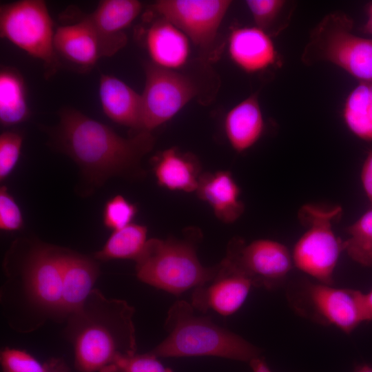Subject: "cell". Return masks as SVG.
<instances>
[{
	"label": "cell",
	"instance_id": "1",
	"mask_svg": "<svg viewBox=\"0 0 372 372\" xmlns=\"http://www.w3.org/2000/svg\"><path fill=\"white\" fill-rule=\"evenodd\" d=\"M60 255L61 247L40 241L13 247L1 296L12 329L30 332L49 319L64 320Z\"/></svg>",
	"mask_w": 372,
	"mask_h": 372
},
{
	"label": "cell",
	"instance_id": "2",
	"mask_svg": "<svg viewBox=\"0 0 372 372\" xmlns=\"http://www.w3.org/2000/svg\"><path fill=\"white\" fill-rule=\"evenodd\" d=\"M58 125L52 130L53 143L80 167L95 185L116 176L138 171L141 159L153 147L150 132L123 138L112 128L71 107L59 112Z\"/></svg>",
	"mask_w": 372,
	"mask_h": 372
},
{
	"label": "cell",
	"instance_id": "3",
	"mask_svg": "<svg viewBox=\"0 0 372 372\" xmlns=\"http://www.w3.org/2000/svg\"><path fill=\"white\" fill-rule=\"evenodd\" d=\"M134 308L94 289L82 306L67 318L65 333L72 344L79 372H96L118 357L136 353Z\"/></svg>",
	"mask_w": 372,
	"mask_h": 372
},
{
	"label": "cell",
	"instance_id": "4",
	"mask_svg": "<svg viewBox=\"0 0 372 372\" xmlns=\"http://www.w3.org/2000/svg\"><path fill=\"white\" fill-rule=\"evenodd\" d=\"M165 329L168 335L149 351L157 358L211 355L249 362L260 354L258 347L211 318L196 315L192 305L184 300L169 308Z\"/></svg>",
	"mask_w": 372,
	"mask_h": 372
},
{
	"label": "cell",
	"instance_id": "5",
	"mask_svg": "<svg viewBox=\"0 0 372 372\" xmlns=\"http://www.w3.org/2000/svg\"><path fill=\"white\" fill-rule=\"evenodd\" d=\"M191 235L182 239H148L135 260L137 278L174 295L210 281L216 274L218 265L207 267L200 263L196 251L198 236Z\"/></svg>",
	"mask_w": 372,
	"mask_h": 372
},
{
	"label": "cell",
	"instance_id": "6",
	"mask_svg": "<svg viewBox=\"0 0 372 372\" xmlns=\"http://www.w3.org/2000/svg\"><path fill=\"white\" fill-rule=\"evenodd\" d=\"M353 21L347 14H327L312 30L302 60L304 63L329 62L359 83H372V39L353 33Z\"/></svg>",
	"mask_w": 372,
	"mask_h": 372
},
{
	"label": "cell",
	"instance_id": "7",
	"mask_svg": "<svg viewBox=\"0 0 372 372\" xmlns=\"http://www.w3.org/2000/svg\"><path fill=\"white\" fill-rule=\"evenodd\" d=\"M342 212L340 206L324 207L307 203L298 212V218L306 228L291 253L293 265L318 282L331 285L343 241L335 234L334 221Z\"/></svg>",
	"mask_w": 372,
	"mask_h": 372
},
{
	"label": "cell",
	"instance_id": "8",
	"mask_svg": "<svg viewBox=\"0 0 372 372\" xmlns=\"http://www.w3.org/2000/svg\"><path fill=\"white\" fill-rule=\"evenodd\" d=\"M54 22L43 0H21L1 4L0 35L41 60L48 74L60 63L54 48Z\"/></svg>",
	"mask_w": 372,
	"mask_h": 372
},
{
	"label": "cell",
	"instance_id": "9",
	"mask_svg": "<svg viewBox=\"0 0 372 372\" xmlns=\"http://www.w3.org/2000/svg\"><path fill=\"white\" fill-rule=\"evenodd\" d=\"M142 99V131L152 130L175 116L198 93L194 83L177 71L148 63Z\"/></svg>",
	"mask_w": 372,
	"mask_h": 372
},
{
	"label": "cell",
	"instance_id": "10",
	"mask_svg": "<svg viewBox=\"0 0 372 372\" xmlns=\"http://www.w3.org/2000/svg\"><path fill=\"white\" fill-rule=\"evenodd\" d=\"M247 277L252 285L272 289L280 285L293 266L292 255L283 244L258 239L246 244L231 240L223 258Z\"/></svg>",
	"mask_w": 372,
	"mask_h": 372
},
{
	"label": "cell",
	"instance_id": "11",
	"mask_svg": "<svg viewBox=\"0 0 372 372\" xmlns=\"http://www.w3.org/2000/svg\"><path fill=\"white\" fill-rule=\"evenodd\" d=\"M300 296L298 304L304 313L345 333L366 321L363 293L360 291L308 282L302 285Z\"/></svg>",
	"mask_w": 372,
	"mask_h": 372
},
{
	"label": "cell",
	"instance_id": "12",
	"mask_svg": "<svg viewBox=\"0 0 372 372\" xmlns=\"http://www.w3.org/2000/svg\"><path fill=\"white\" fill-rule=\"evenodd\" d=\"M232 1L229 0H158L152 10L178 28L191 42L209 47Z\"/></svg>",
	"mask_w": 372,
	"mask_h": 372
},
{
	"label": "cell",
	"instance_id": "13",
	"mask_svg": "<svg viewBox=\"0 0 372 372\" xmlns=\"http://www.w3.org/2000/svg\"><path fill=\"white\" fill-rule=\"evenodd\" d=\"M218 265L215 276L205 285L194 289L191 304L203 313L211 309L227 316L242 307L253 285L224 259Z\"/></svg>",
	"mask_w": 372,
	"mask_h": 372
},
{
	"label": "cell",
	"instance_id": "14",
	"mask_svg": "<svg viewBox=\"0 0 372 372\" xmlns=\"http://www.w3.org/2000/svg\"><path fill=\"white\" fill-rule=\"evenodd\" d=\"M142 9L143 3L137 0H103L93 12L85 16L99 38L103 56H112L126 45L124 30Z\"/></svg>",
	"mask_w": 372,
	"mask_h": 372
},
{
	"label": "cell",
	"instance_id": "15",
	"mask_svg": "<svg viewBox=\"0 0 372 372\" xmlns=\"http://www.w3.org/2000/svg\"><path fill=\"white\" fill-rule=\"evenodd\" d=\"M228 53L233 63L249 74L264 71L280 61L271 37L256 26L234 28L228 38Z\"/></svg>",
	"mask_w": 372,
	"mask_h": 372
},
{
	"label": "cell",
	"instance_id": "16",
	"mask_svg": "<svg viewBox=\"0 0 372 372\" xmlns=\"http://www.w3.org/2000/svg\"><path fill=\"white\" fill-rule=\"evenodd\" d=\"M62 311L64 320L86 300L99 275L93 258L61 247Z\"/></svg>",
	"mask_w": 372,
	"mask_h": 372
},
{
	"label": "cell",
	"instance_id": "17",
	"mask_svg": "<svg viewBox=\"0 0 372 372\" xmlns=\"http://www.w3.org/2000/svg\"><path fill=\"white\" fill-rule=\"evenodd\" d=\"M240 188L229 171L205 172L200 176L196 193L224 223H233L242 214Z\"/></svg>",
	"mask_w": 372,
	"mask_h": 372
},
{
	"label": "cell",
	"instance_id": "18",
	"mask_svg": "<svg viewBox=\"0 0 372 372\" xmlns=\"http://www.w3.org/2000/svg\"><path fill=\"white\" fill-rule=\"evenodd\" d=\"M145 42L151 63L156 66L176 71L188 61L190 40L175 25L163 18L149 27Z\"/></svg>",
	"mask_w": 372,
	"mask_h": 372
},
{
	"label": "cell",
	"instance_id": "19",
	"mask_svg": "<svg viewBox=\"0 0 372 372\" xmlns=\"http://www.w3.org/2000/svg\"><path fill=\"white\" fill-rule=\"evenodd\" d=\"M99 98L104 114L117 124L142 132V99L121 79L101 74Z\"/></svg>",
	"mask_w": 372,
	"mask_h": 372
},
{
	"label": "cell",
	"instance_id": "20",
	"mask_svg": "<svg viewBox=\"0 0 372 372\" xmlns=\"http://www.w3.org/2000/svg\"><path fill=\"white\" fill-rule=\"evenodd\" d=\"M157 183L174 192H196L201 174V165L191 153L170 147L156 154L152 161Z\"/></svg>",
	"mask_w": 372,
	"mask_h": 372
},
{
	"label": "cell",
	"instance_id": "21",
	"mask_svg": "<svg viewBox=\"0 0 372 372\" xmlns=\"http://www.w3.org/2000/svg\"><path fill=\"white\" fill-rule=\"evenodd\" d=\"M54 48L57 55L81 68H92L103 57L99 38L85 17L56 28Z\"/></svg>",
	"mask_w": 372,
	"mask_h": 372
},
{
	"label": "cell",
	"instance_id": "22",
	"mask_svg": "<svg viewBox=\"0 0 372 372\" xmlns=\"http://www.w3.org/2000/svg\"><path fill=\"white\" fill-rule=\"evenodd\" d=\"M265 130V121L257 94L241 101L226 114L224 131L231 147L243 152L253 147Z\"/></svg>",
	"mask_w": 372,
	"mask_h": 372
},
{
	"label": "cell",
	"instance_id": "23",
	"mask_svg": "<svg viewBox=\"0 0 372 372\" xmlns=\"http://www.w3.org/2000/svg\"><path fill=\"white\" fill-rule=\"evenodd\" d=\"M30 112L26 99L24 80L19 72L9 67L0 72V123L11 127L25 121Z\"/></svg>",
	"mask_w": 372,
	"mask_h": 372
},
{
	"label": "cell",
	"instance_id": "24",
	"mask_svg": "<svg viewBox=\"0 0 372 372\" xmlns=\"http://www.w3.org/2000/svg\"><path fill=\"white\" fill-rule=\"evenodd\" d=\"M342 116L352 134L372 141V83H359L348 94Z\"/></svg>",
	"mask_w": 372,
	"mask_h": 372
},
{
	"label": "cell",
	"instance_id": "25",
	"mask_svg": "<svg viewBox=\"0 0 372 372\" xmlns=\"http://www.w3.org/2000/svg\"><path fill=\"white\" fill-rule=\"evenodd\" d=\"M147 231L145 225L133 223L113 231L103 248L94 254V258L103 261L115 259L135 261L148 240Z\"/></svg>",
	"mask_w": 372,
	"mask_h": 372
},
{
	"label": "cell",
	"instance_id": "26",
	"mask_svg": "<svg viewBox=\"0 0 372 372\" xmlns=\"http://www.w3.org/2000/svg\"><path fill=\"white\" fill-rule=\"evenodd\" d=\"M349 238L343 249L349 256L364 267L372 266V209L364 214L347 229Z\"/></svg>",
	"mask_w": 372,
	"mask_h": 372
},
{
	"label": "cell",
	"instance_id": "27",
	"mask_svg": "<svg viewBox=\"0 0 372 372\" xmlns=\"http://www.w3.org/2000/svg\"><path fill=\"white\" fill-rule=\"evenodd\" d=\"M137 212L135 204L118 194L106 202L103 211V222L107 228L116 231L132 223Z\"/></svg>",
	"mask_w": 372,
	"mask_h": 372
},
{
	"label": "cell",
	"instance_id": "28",
	"mask_svg": "<svg viewBox=\"0 0 372 372\" xmlns=\"http://www.w3.org/2000/svg\"><path fill=\"white\" fill-rule=\"evenodd\" d=\"M99 372H172L165 367L158 358L147 352L143 354L121 355Z\"/></svg>",
	"mask_w": 372,
	"mask_h": 372
},
{
	"label": "cell",
	"instance_id": "29",
	"mask_svg": "<svg viewBox=\"0 0 372 372\" xmlns=\"http://www.w3.org/2000/svg\"><path fill=\"white\" fill-rule=\"evenodd\" d=\"M23 135L9 130L0 135V180L3 181L12 173L20 157Z\"/></svg>",
	"mask_w": 372,
	"mask_h": 372
},
{
	"label": "cell",
	"instance_id": "30",
	"mask_svg": "<svg viewBox=\"0 0 372 372\" xmlns=\"http://www.w3.org/2000/svg\"><path fill=\"white\" fill-rule=\"evenodd\" d=\"M3 372H44L45 363H41L25 351L5 348L1 352Z\"/></svg>",
	"mask_w": 372,
	"mask_h": 372
},
{
	"label": "cell",
	"instance_id": "31",
	"mask_svg": "<svg viewBox=\"0 0 372 372\" xmlns=\"http://www.w3.org/2000/svg\"><path fill=\"white\" fill-rule=\"evenodd\" d=\"M245 3L255 26L267 32L286 4L284 0H247Z\"/></svg>",
	"mask_w": 372,
	"mask_h": 372
},
{
	"label": "cell",
	"instance_id": "32",
	"mask_svg": "<svg viewBox=\"0 0 372 372\" xmlns=\"http://www.w3.org/2000/svg\"><path fill=\"white\" fill-rule=\"evenodd\" d=\"M23 226V218L19 206L6 186L0 188V229L15 231Z\"/></svg>",
	"mask_w": 372,
	"mask_h": 372
},
{
	"label": "cell",
	"instance_id": "33",
	"mask_svg": "<svg viewBox=\"0 0 372 372\" xmlns=\"http://www.w3.org/2000/svg\"><path fill=\"white\" fill-rule=\"evenodd\" d=\"M361 181L364 192L372 203V149L369 151L361 172Z\"/></svg>",
	"mask_w": 372,
	"mask_h": 372
},
{
	"label": "cell",
	"instance_id": "34",
	"mask_svg": "<svg viewBox=\"0 0 372 372\" xmlns=\"http://www.w3.org/2000/svg\"><path fill=\"white\" fill-rule=\"evenodd\" d=\"M45 371L44 372H71L65 362L59 358H52L44 362Z\"/></svg>",
	"mask_w": 372,
	"mask_h": 372
},
{
	"label": "cell",
	"instance_id": "35",
	"mask_svg": "<svg viewBox=\"0 0 372 372\" xmlns=\"http://www.w3.org/2000/svg\"><path fill=\"white\" fill-rule=\"evenodd\" d=\"M253 372H272L264 359L257 357L249 362Z\"/></svg>",
	"mask_w": 372,
	"mask_h": 372
},
{
	"label": "cell",
	"instance_id": "36",
	"mask_svg": "<svg viewBox=\"0 0 372 372\" xmlns=\"http://www.w3.org/2000/svg\"><path fill=\"white\" fill-rule=\"evenodd\" d=\"M363 304L366 321L372 320V290L366 293H363Z\"/></svg>",
	"mask_w": 372,
	"mask_h": 372
},
{
	"label": "cell",
	"instance_id": "37",
	"mask_svg": "<svg viewBox=\"0 0 372 372\" xmlns=\"http://www.w3.org/2000/svg\"><path fill=\"white\" fill-rule=\"evenodd\" d=\"M366 21L362 27V32L372 35V2H369L365 6Z\"/></svg>",
	"mask_w": 372,
	"mask_h": 372
},
{
	"label": "cell",
	"instance_id": "38",
	"mask_svg": "<svg viewBox=\"0 0 372 372\" xmlns=\"http://www.w3.org/2000/svg\"><path fill=\"white\" fill-rule=\"evenodd\" d=\"M353 372H372V367L366 364H361L358 366Z\"/></svg>",
	"mask_w": 372,
	"mask_h": 372
}]
</instances>
